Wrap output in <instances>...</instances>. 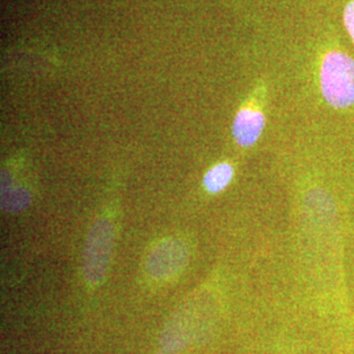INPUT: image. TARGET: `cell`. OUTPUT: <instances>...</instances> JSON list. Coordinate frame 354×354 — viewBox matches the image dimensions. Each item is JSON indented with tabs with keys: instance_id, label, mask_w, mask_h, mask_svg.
I'll use <instances>...</instances> for the list:
<instances>
[{
	"instance_id": "1",
	"label": "cell",
	"mask_w": 354,
	"mask_h": 354,
	"mask_svg": "<svg viewBox=\"0 0 354 354\" xmlns=\"http://www.w3.org/2000/svg\"><path fill=\"white\" fill-rule=\"evenodd\" d=\"M320 87L329 105L345 109L354 105V61L344 51H329L320 66Z\"/></svg>"
},
{
	"instance_id": "2",
	"label": "cell",
	"mask_w": 354,
	"mask_h": 354,
	"mask_svg": "<svg viewBox=\"0 0 354 354\" xmlns=\"http://www.w3.org/2000/svg\"><path fill=\"white\" fill-rule=\"evenodd\" d=\"M113 247V223L106 218L97 219L89 228L82 259L84 279L91 285H102L106 277Z\"/></svg>"
},
{
	"instance_id": "3",
	"label": "cell",
	"mask_w": 354,
	"mask_h": 354,
	"mask_svg": "<svg viewBox=\"0 0 354 354\" xmlns=\"http://www.w3.org/2000/svg\"><path fill=\"white\" fill-rule=\"evenodd\" d=\"M189 251L187 244L180 239H165L158 243L146 260L147 273L156 279L174 277L187 266Z\"/></svg>"
},
{
	"instance_id": "4",
	"label": "cell",
	"mask_w": 354,
	"mask_h": 354,
	"mask_svg": "<svg viewBox=\"0 0 354 354\" xmlns=\"http://www.w3.org/2000/svg\"><path fill=\"white\" fill-rule=\"evenodd\" d=\"M264 127H266L264 114L257 109L243 108L235 117L232 134L239 146L251 147L260 138Z\"/></svg>"
},
{
	"instance_id": "5",
	"label": "cell",
	"mask_w": 354,
	"mask_h": 354,
	"mask_svg": "<svg viewBox=\"0 0 354 354\" xmlns=\"http://www.w3.org/2000/svg\"><path fill=\"white\" fill-rule=\"evenodd\" d=\"M234 177V168L228 163H219L213 167L203 178V185L210 193H219L227 187Z\"/></svg>"
},
{
	"instance_id": "6",
	"label": "cell",
	"mask_w": 354,
	"mask_h": 354,
	"mask_svg": "<svg viewBox=\"0 0 354 354\" xmlns=\"http://www.w3.org/2000/svg\"><path fill=\"white\" fill-rule=\"evenodd\" d=\"M3 207L7 210H20L28 206L30 197L23 188H3Z\"/></svg>"
},
{
	"instance_id": "7",
	"label": "cell",
	"mask_w": 354,
	"mask_h": 354,
	"mask_svg": "<svg viewBox=\"0 0 354 354\" xmlns=\"http://www.w3.org/2000/svg\"><path fill=\"white\" fill-rule=\"evenodd\" d=\"M344 24L354 42V0L349 1L344 10Z\"/></svg>"
},
{
	"instance_id": "8",
	"label": "cell",
	"mask_w": 354,
	"mask_h": 354,
	"mask_svg": "<svg viewBox=\"0 0 354 354\" xmlns=\"http://www.w3.org/2000/svg\"><path fill=\"white\" fill-rule=\"evenodd\" d=\"M156 354H176L172 353V352H168V351H165V349H159V352Z\"/></svg>"
}]
</instances>
